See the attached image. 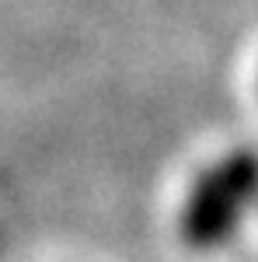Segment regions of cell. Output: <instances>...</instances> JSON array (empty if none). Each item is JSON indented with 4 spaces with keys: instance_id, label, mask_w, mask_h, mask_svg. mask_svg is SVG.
Here are the masks:
<instances>
[{
    "instance_id": "obj_1",
    "label": "cell",
    "mask_w": 258,
    "mask_h": 262,
    "mask_svg": "<svg viewBox=\"0 0 258 262\" xmlns=\"http://www.w3.org/2000/svg\"><path fill=\"white\" fill-rule=\"evenodd\" d=\"M258 192V158L238 150L196 182L181 213V238L192 248H217L238 227L241 210Z\"/></svg>"
}]
</instances>
